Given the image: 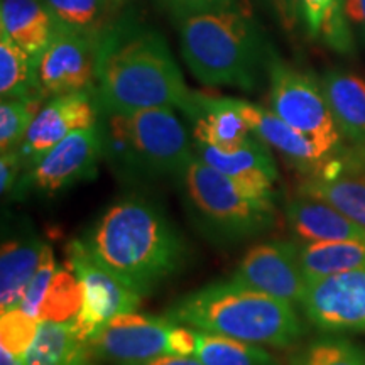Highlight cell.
Instances as JSON below:
<instances>
[{
	"instance_id": "6da1fadb",
	"label": "cell",
	"mask_w": 365,
	"mask_h": 365,
	"mask_svg": "<svg viewBox=\"0 0 365 365\" xmlns=\"http://www.w3.org/2000/svg\"><path fill=\"white\" fill-rule=\"evenodd\" d=\"M193 97L166 41L156 31L115 24L98 41L97 100L105 113L180 108Z\"/></svg>"
},
{
	"instance_id": "7a4b0ae2",
	"label": "cell",
	"mask_w": 365,
	"mask_h": 365,
	"mask_svg": "<svg viewBox=\"0 0 365 365\" xmlns=\"http://www.w3.org/2000/svg\"><path fill=\"white\" fill-rule=\"evenodd\" d=\"M83 242L102 266L143 296L180 272L188 254L163 210L140 196L113 203Z\"/></svg>"
},
{
	"instance_id": "3957f363",
	"label": "cell",
	"mask_w": 365,
	"mask_h": 365,
	"mask_svg": "<svg viewBox=\"0 0 365 365\" xmlns=\"http://www.w3.org/2000/svg\"><path fill=\"white\" fill-rule=\"evenodd\" d=\"M181 54L203 85L252 90L261 38L249 0L175 14Z\"/></svg>"
},
{
	"instance_id": "277c9868",
	"label": "cell",
	"mask_w": 365,
	"mask_h": 365,
	"mask_svg": "<svg viewBox=\"0 0 365 365\" xmlns=\"http://www.w3.org/2000/svg\"><path fill=\"white\" fill-rule=\"evenodd\" d=\"M166 317L193 330L286 349L303 335L293 303L230 279L182 296Z\"/></svg>"
},
{
	"instance_id": "5b68a950",
	"label": "cell",
	"mask_w": 365,
	"mask_h": 365,
	"mask_svg": "<svg viewBox=\"0 0 365 365\" xmlns=\"http://www.w3.org/2000/svg\"><path fill=\"white\" fill-rule=\"evenodd\" d=\"M103 154L129 175L180 176L195 150L173 108H145L108 115Z\"/></svg>"
},
{
	"instance_id": "8992f818",
	"label": "cell",
	"mask_w": 365,
	"mask_h": 365,
	"mask_svg": "<svg viewBox=\"0 0 365 365\" xmlns=\"http://www.w3.org/2000/svg\"><path fill=\"white\" fill-rule=\"evenodd\" d=\"M178 178L196 222L213 239L242 242L264 234L276 222L274 202L247 193L196 154Z\"/></svg>"
},
{
	"instance_id": "52a82bcc",
	"label": "cell",
	"mask_w": 365,
	"mask_h": 365,
	"mask_svg": "<svg viewBox=\"0 0 365 365\" xmlns=\"http://www.w3.org/2000/svg\"><path fill=\"white\" fill-rule=\"evenodd\" d=\"M269 81L271 110L286 124L317 140L328 154L341 156L344 135L331 115L322 83L277 58L269 68Z\"/></svg>"
},
{
	"instance_id": "ba28073f",
	"label": "cell",
	"mask_w": 365,
	"mask_h": 365,
	"mask_svg": "<svg viewBox=\"0 0 365 365\" xmlns=\"http://www.w3.org/2000/svg\"><path fill=\"white\" fill-rule=\"evenodd\" d=\"M66 266L80 277L85 286V303L75 322L76 330L85 340H91L118 314L139 308L143 294L120 281L90 254L83 239H75L66 247Z\"/></svg>"
},
{
	"instance_id": "9c48e42d",
	"label": "cell",
	"mask_w": 365,
	"mask_h": 365,
	"mask_svg": "<svg viewBox=\"0 0 365 365\" xmlns=\"http://www.w3.org/2000/svg\"><path fill=\"white\" fill-rule=\"evenodd\" d=\"M176 327L175 319L168 317L132 312L112 318L90 341L100 360L113 365H143L161 355H173Z\"/></svg>"
},
{
	"instance_id": "30bf717a",
	"label": "cell",
	"mask_w": 365,
	"mask_h": 365,
	"mask_svg": "<svg viewBox=\"0 0 365 365\" xmlns=\"http://www.w3.org/2000/svg\"><path fill=\"white\" fill-rule=\"evenodd\" d=\"M301 308L314 327L330 333L365 331V269L307 279Z\"/></svg>"
},
{
	"instance_id": "8fae6325",
	"label": "cell",
	"mask_w": 365,
	"mask_h": 365,
	"mask_svg": "<svg viewBox=\"0 0 365 365\" xmlns=\"http://www.w3.org/2000/svg\"><path fill=\"white\" fill-rule=\"evenodd\" d=\"M98 41L58 27L38 58L36 78L43 98L88 91L97 85Z\"/></svg>"
},
{
	"instance_id": "7c38bea8",
	"label": "cell",
	"mask_w": 365,
	"mask_h": 365,
	"mask_svg": "<svg viewBox=\"0 0 365 365\" xmlns=\"http://www.w3.org/2000/svg\"><path fill=\"white\" fill-rule=\"evenodd\" d=\"M102 154L103 130L98 125L71 132L26 171L22 186L46 195L71 188L95 176Z\"/></svg>"
},
{
	"instance_id": "4fadbf2b",
	"label": "cell",
	"mask_w": 365,
	"mask_h": 365,
	"mask_svg": "<svg viewBox=\"0 0 365 365\" xmlns=\"http://www.w3.org/2000/svg\"><path fill=\"white\" fill-rule=\"evenodd\" d=\"M232 279L289 303H301L307 289L299 247L286 240L264 242L247 250Z\"/></svg>"
},
{
	"instance_id": "5bb4252c",
	"label": "cell",
	"mask_w": 365,
	"mask_h": 365,
	"mask_svg": "<svg viewBox=\"0 0 365 365\" xmlns=\"http://www.w3.org/2000/svg\"><path fill=\"white\" fill-rule=\"evenodd\" d=\"M98 100L91 91L53 97L39 108L17 150L27 171L71 132L97 125Z\"/></svg>"
},
{
	"instance_id": "9a60e30c",
	"label": "cell",
	"mask_w": 365,
	"mask_h": 365,
	"mask_svg": "<svg viewBox=\"0 0 365 365\" xmlns=\"http://www.w3.org/2000/svg\"><path fill=\"white\" fill-rule=\"evenodd\" d=\"M237 108L247 120L254 135L276 149L291 166L304 176H319L331 161L341 156H331L317 140L286 124L281 117L257 103L235 98Z\"/></svg>"
},
{
	"instance_id": "2e32d148",
	"label": "cell",
	"mask_w": 365,
	"mask_h": 365,
	"mask_svg": "<svg viewBox=\"0 0 365 365\" xmlns=\"http://www.w3.org/2000/svg\"><path fill=\"white\" fill-rule=\"evenodd\" d=\"M193 150L203 163L230 178L247 193L274 202L279 173L274 163L271 148L257 135H252L247 143L230 150H222L202 140H193Z\"/></svg>"
},
{
	"instance_id": "e0dca14e",
	"label": "cell",
	"mask_w": 365,
	"mask_h": 365,
	"mask_svg": "<svg viewBox=\"0 0 365 365\" xmlns=\"http://www.w3.org/2000/svg\"><path fill=\"white\" fill-rule=\"evenodd\" d=\"M185 113L193 124V139L217 149H235L254 135L247 120L237 108L235 98L212 97L202 91H193Z\"/></svg>"
},
{
	"instance_id": "ac0fdd59",
	"label": "cell",
	"mask_w": 365,
	"mask_h": 365,
	"mask_svg": "<svg viewBox=\"0 0 365 365\" xmlns=\"http://www.w3.org/2000/svg\"><path fill=\"white\" fill-rule=\"evenodd\" d=\"M286 222L299 239L312 242L364 240L365 228L330 205L298 195L284 207Z\"/></svg>"
},
{
	"instance_id": "d6986e66",
	"label": "cell",
	"mask_w": 365,
	"mask_h": 365,
	"mask_svg": "<svg viewBox=\"0 0 365 365\" xmlns=\"http://www.w3.org/2000/svg\"><path fill=\"white\" fill-rule=\"evenodd\" d=\"M0 26V31L36 59L58 31L56 19L46 0H2Z\"/></svg>"
},
{
	"instance_id": "ffe728a7",
	"label": "cell",
	"mask_w": 365,
	"mask_h": 365,
	"mask_svg": "<svg viewBox=\"0 0 365 365\" xmlns=\"http://www.w3.org/2000/svg\"><path fill=\"white\" fill-rule=\"evenodd\" d=\"M22 359L24 365H97L98 357L91 341L76 330L75 322H41Z\"/></svg>"
},
{
	"instance_id": "44dd1931",
	"label": "cell",
	"mask_w": 365,
	"mask_h": 365,
	"mask_svg": "<svg viewBox=\"0 0 365 365\" xmlns=\"http://www.w3.org/2000/svg\"><path fill=\"white\" fill-rule=\"evenodd\" d=\"M43 240L36 235H17L4 240L0 250V312L19 308L26 287L38 271L43 252Z\"/></svg>"
},
{
	"instance_id": "7402d4cb",
	"label": "cell",
	"mask_w": 365,
	"mask_h": 365,
	"mask_svg": "<svg viewBox=\"0 0 365 365\" xmlns=\"http://www.w3.org/2000/svg\"><path fill=\"white\" fill-rule=\"evenodd\" d=\"M340 134L365 149V80L349 71H327L322 81Z\"/></svg>"
},
{
	"instance_id": "603a6c76",
	"label": "cell",
	"mask_w": 365,
	"mask_h": 365,
	"mask_svg": "<svg viewBox=\"0 0 365 365\" xmlns=\"http://www.w3.org/2000/svg\"><path fill=\"white\" fill-rule=\"evenodd\" d=\"M298 195L330 205L365 228V176H304Z\"/></svg>"
},
{
	"instance_id": "cb8c5ba5",
	"label": "cell",
	"mask_w": 365,
	"mask_h": 365,
	"mask_svg": "<svg viewBox=\"0 0 365 365\" xmlns=\"http://www.w3.org/2000/svg\"><path fill=\"white\" fill-rule=\"evenodd\" d=\"M299 264L307 279L365 269V239L307 242L299 245Z\"/></svg>"
},
{
	"instance_id": "d4e9b609",
	"label": "cell",
	"mask_w": 365,
	"mask_h": 365,
	"mask_svg": "<svg viewBox=\"0 0 365 365\" xmlns=\"http://www.w3.org/2000/svg\"><path fill=\"white\" fill-rule=\"evenodd\" d=\"M58 27L100 41L115 26L112 0H46Z\"/></svg>"
},
{
	"instance_id": "484cf974",
	"label": "cell",
	"mask_w": 365,
	"mask_h": 365,
	"mask_svg": "<svg viewBox=\"0 0 365 365\" xmlns=\"http://www.w3.org/2000/svg\"><path fill=\"white\" fill-rule=\"evenodd\" d=\"M38 59L17 46L9 36L0 31V97L31 98L39 97L36 78Z\"/></svg>"
},
{
	"instance_id": "4316f807",
	"label": "cell",
	"mask_w": 365,
	"mask_h": 365,
	"mask_svg": "<svg viewBox=\"0 0 365 365\" xmlns=\"http://www.w3.org/2000/svg\"><path fill=\"white\" fill-rule=\"evenodd\" d=\"M195 357L203 365H279L267 350L232 336L195 330Z\"/></svg>"
},
{
	"instance_id": "83f0119b",
	"label": "cell",
	"mask_w": 365,
	"mask_h": 365,
	"mask_svg": "<svg viewBox=\"0 0 365 365\" xmlns=\"http://www.w3.org/2000/svg\"><path fill=\"white\" fill-rule=\"evenodd\" d=\"M85 303L83 282L70 267L58 269L41 304V322H73Z\"/></svg>"
},
{
	"instance_id": "f1b7e54d",
	"label": "cell",
	"mask_w": 365,
	"mask_h": 365,
	"mask_svg": "<svg viewBox=\"0 0 365 365\" xmlns=\"http://www.w3.org/2000/svg\"><path fill=\"white\" fill-rule=\"evenodd\" d=\"M39 97L9 98L0 103V149L2 153L17 149L24 139L34 117L43 107Z\"/></svg>"
},
{
	"instance_id": "f546056e",
	"label": "cell",
	"mask_w": 365,
	"mask_h": 365,
	"mask_svg": "<svg viewBox=\"0 0 365 365\" xmlns=\"http://www.w3.org/2000/svg\"><path fill=\"white\" fill-rule=\"evenodd\" d=\"M289 365H365V349L345 339H319L296 354Z\"/></svg>"
},
{
	"instance_id": "4dcf8cb0",
	"label": "cell",
	"mask_w": 365,
	"mask_h": 365,
	"mask_svg": "<svg viewBox=\"0 0 365 365\" xmlns=\"http://www.w3.org/2000/svg\"><path fill=\"white\" fill-rule=\"evenodd\" d=\"M41 319L29 317L22 309L14 308L11 312L2 313L0 317V340L2 346L11 350L12 354L24 357L36 333H38Z\"/></svg>"
},
{
	"instance_id": "1f68e13d",
	"label": "cell",
	"mask_w": 365,
	"mask_h": 365,
	"mask_svg": "<svg viewBox=\"0 0 365 365\" xmlns=\"http://www.w3.org/2000/svg\"><path fill=\"white\" fill-rule=\"evenodd\" d=\"M56 271V259H54L53 249L49 245H46L43 259H41V264L38 271L34 272L33 279H31V282L26 287V293L21 299L19 309H22L26 314H29V317L39 319L41 304H43L46 294H48V289L51 286V281Z\"/></svg>"
},
{
	"instance_id": "d6a6232c",
	"label": "cell",
	"mask_w": 365,
	"mask_h": 365,
	"mask_svg": "<svg viewBox=\"0 0 365 365\" xmlns=\"http://www.w3.org/2000/svg\"><path fill=\"white\" fill-rule=\"evenodd\" d=\"M319 36L325 39V43L335 51L350 53L355 46V38L346 24L344 14H341V0H335L327 9L323 16L322 26H319Z\"/></svg>"
},
{
	"instance_id": "836d02e7",
	"label": "cell",
	"mask_w": 365,
	"mask_h": 365,
	"mask_svg": "<svg viewBox=\"0 0 365 365\" xmlns=\"http://www.w3.org/2000/svg\"><path fill=\"white\" fill-rule=\"evenodd\" d=\"M24 170V163H22V158L19 150H7V153H2V158H0V191L4 195L11 193L16 182L21 180V171Z\"/></svg>"
},
{
	"instance_id": "e575fe53",
	"label": "cell",
	"mask_w": 365,
	"mask_h": 365,
	"mask_svg": "<svg viewBox=\"0 0 365 365\" xmlns=\"http://www.w3.org/2000/svg\"><path fill=\"white\" fill-rule=\"evenodd\" d=\"M341 14L355 41L365 43V0H341Z\"/></svg>"
},
{
	"instance_id": "d590c367",
	"label": "cell",
	"mask_w": 365,
	"mask_h": 365,
	"mask_svg": "<svg viewBox=\"0 0 365 365\" xmlns=\"http://www.w3.org/2000/svg\"><path fill=\"white\" fill-rule=\"evenodd\" d=\"M284 31H293L301 14V0H269Z\"/></svg>"
},
{
	"instance_id": "8d00e7d4",
	"label": "cell",
	"mask_w": 365,
	"mask_h": 365,
	"mask_svg": "<svg viewBox=\"0 0 365 365\" xmlns=\"http://www.w3.org/2000/svg\"><path fill=\"white\" fill-rule=\"evenodd\" d=\"M333 2H335V0H301V14H303L304 21H307L309 33H319V26H322L323 16H325L327 9L330 7Z\"/></svg>"
},
{
	"instance_id": "74e56055",
	"label": "cell",
	"mask_w": 365,
	"mask_h": 365,
	"mask_svg": "<svg viewBox=\"0 0 365 365\" xmlns=\"http://www.w3.org/2000/svg\"><path fill=\"white\" fill-rule=\"evenodd\" d=\"M161 2L166 4L173 11V14H181L186 11H195V9L218 6V4L239 2V0H161Z\"/></svg>"
},
{
	"instance_id": "f35d334b",
	"label": "cell",
	"mask_w": 365,
	"mask_h": 365,
	"mask_svg": "<svg viewBox=\"0 0 365 365\" xmlns=\"http://www.w3.org/2000/svg\"><path fill=\"white\" fill-rule=\"evenodd\" d=\"M143 365H203L195 355H161Z\"/></svg>"
},
{
	"instance_id": "ab89813d",
	"label": "cell",
	"mask_w": 365,
	"mask_h": 365,
	"mask_svg": "<svg viewBox=\"0 0 365 365\" xmlns=\"http://www.w3.org/2000/svg\"><path fill=\"white\" fill-rule=\"evenodd\" d=\"M0 365H24V359L0 345Z\"/></svg>"
},
{
	"instance_id": "60d3db41",
	"label": "cell",
	"mask_w": 365,
	"mask_h": 365,
	"mask_svg": "<svg viewBox=\"0 0 365 365\" xmlns=\"http://www.w3.org/2000/svg\"><path fill=\"white\" fill-rule=\"evenodd\" d=\"M112 2H113V4H115V6H117V7H120V6H124V4H125V2H129V0H112Z\"/></svg>"
}]
</instances>
